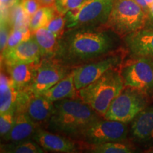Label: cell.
<instances>
[{"instance_id":"cell-4","label":"cell","mask_w":153,"mask_h":153,"mask_svg":"<svg viewBox=\"0 0 153 153\" xmlns=\"http://www.w3.org/2000/svg\"><path fill=\"white\" fill-rule=\"evenodd\" d=\"M147 22V15L135 0H116L104 26L124 39L145 28Z\"/></svg>"},{"instance_id":"cell-2","label":"cell","mask_w":153,"mask_h":153,"mask_svg":"<svg viewBox=\"0 0 153 153\" xmlns=\"http://www.w3.org/2000/svg\"><path fill=\"white\" fill-rule=\"evenodd\" d=\"M101 116L80 99H65L54 102V108L48 121V128L75 140Z\"/></svg>"},{"instance_id":"cell-10","label":"cell","mask_w":153,"mask_h":153,"mask_svg":"<svg viewBox=\"0 0 153 153\" xmlns=\"http://www.w3.org/2000/svg\"><path fill=\"white\" fill-rule=\"evenodd\" d=\"M72 68L55 57H43L38 62L37 74L30 87L33 94L41 95L72 72Z\"/></svg>"},{"instance_id":"cell-12","label":"cell","mask_w":153,"mask_h":153,"mask_svg":"<svg viewBox=\"0 0 153 153\" xmlns=\"http://www.w3.org/2000/svg\"><path fill=\"white\" fill-rule=\"evenodd\" d=\"M41 48L33 36L16 47L1 53V62L8 67L22 63H38L41 60Z\"/></svg>"},{"instance_id":"cell-16","label":"cell","mask_w":153,"mask_h":153,"mask_svg":"<svg viewBox=\"0 0 153 153\" xmlns=\"http://www.w3.org/2000/svg\"><path fill=\"white\" fill-rule=\"evenodd\" d=\"M39 126L32 120L25 112L16 114L15 121L11 131L2 137L7 143L19 142L33 137L34 133Z\"/></svg>"},{"instance_id":"cell-3","label":"cell","mask_w":153,"mask_h":153,"mask_svg":"<svg viewBox=\"0 0 153 153\" xmlns=\"http://www.w3.org/2000/svg\"><path fill=\"white\" fill-rule=\"evenodd\" d=\"M125 87L119 68L108 70L101 77L77 91V97L101 117Z\"/></svg>"},{"instance_id":"cell-14","label":"cell","mask_w":153,"mask_h":153,"mask_svg":"<svg viewBox=\"0 0 153 153\" xmlns=\"http://www.w3.org/2000/svg\"><path fill=\"white\" fill-rule=\"evenodd\" d=\"M38 63H22L5 67L13 85L18 91L30 89L37 74Z\"/></svg>"},{"instance_id":"cell-35","label":"cell","mask_w":153,"mask_h":153,"mask_svg":"<svg viewBox=\"0 0 153 153\" xmlns=\"http://www.w3.org/2000/svg\"><path fill=\"white\" fill-rule=\"evenodd\" d=\"M145 1H146V2H147V4H148V6H149V7H150L151 6V4H152V2H153V0H145Z\"/></svg>"},{"instance_id":"cell-20","label":"cell","mask_w":153,"mask_h":153,"mask_svg":"<svg viewBox=\"0 0 153 153\" xmlns=\"http://www.w3.org/2000/svg\"><path fill=\"white\" fill-rule=\"evenodd\" d=\"M82 153H137L133 145L126 141L101 144H87L80 142Z\"/></svg>"},{"instance_id":"cell-32","label":"cell","mask_w":153,"mask_h":153,"mask_svg":"<svg viewBox=\"0 0 153 153\" xmlns=\"http://www.w3.org/2000/svg\"><path fill=\"white\" fill-rule=\"evenodd\" d=\"M135 1H136V2L138 4L140 7L143 9V11L145 13V14L147 15V17H148L149 11H150V7H149L148 4H147L146 1H145V0H135Z\"/></svg>"},{"instance_id":"cell-29","label":"cell","mask_w":153,"mask_h":153,"mask_svg":"<svg viewBox=\"0 0 153 153\" xmlns=\"http://www.w3.org/2000/svg\"><path fill=\"white\" fill-rule=\"evenodd\" d=\"M12 30V26L8 20L1 21V29H0V50L1 53L4 51L7 47L9 36Z\"/></svg>"},{"instance_id":"cell-24","label":"cell","mask_w":153,"mask_h":153,"mask_svg":"<svg viewBox=\"0 0 153 153\" xmlns=\"http://www.w3.org/2000/svg\"><path fill=\"white\" fill-rule=\"evenodd\" d=\"M30 19L23 9L22 3L17 4L11 9L9 19L12 28H29Z\"/></svg>"},{"instance_id":"cell-7","label":"cell","mask_w":153,"mask_h":153,"mask_svg":"<svg viewBox=\"0 0 153 153\" xmlns=\"http://www.w3.org/2000/svg\"><path fill=\"white\" fill-rule=\"evenodd\" d=\"M116 0H87L77 9L65 14L66 30L84 26H104Z\"/></svg>"},{"instance_id":"cell-31","label":"cell","mask_w":153,"mask_h":153,"mask_svg":"<svg viewBox=\"0 0 153 153\" xmlns=\"http://www.w3.org/2000/svg\"><path fill=\"white\" fill-rule=\"evenodd\" d=\"M21 3V0H0L1 13L9 11L17 4Z\"/></svg>"},{"instance_id":"cell-15","label":"cell","mask_w":153,"mask_h":153,"mask_svg":"<svg viewBox=\"0 0 153 153\" xmlns=\"http://www.w3.org/2000/svg\"><path fill=\"white\" fill-rule=\"evenodd\" d=\"M131 133L139 142L153 140V105L148 106L131 121Z\"/></svg>"},{"instance_id":"cell-28","label":"cell","mask_w":153,"mask_h":153,"mask_svg":"<svg viewBox=\"0 0 153 153\" xmlns=\"http://www.w3.org/2000/svg\"><path fill=\"white\" fill-rule=\"evenodd\" d=\"M87 0H56L55 7L60 14H68L69 11H73L82 6Z\"/></svg>"},{"instance_id":"cell-17","label":"cell","mask_w":153,"mask_h":153,"mask_svg":"<svg viewBox=\"0 0 153 153\" xmlns=\"http://www.w3.org/2000/svg\"><path fill=\"white\" fill-rule=\"evenodd\" d=\"M54 108V102L50 101L43 94L31 96L25 113L33 120L38 126L48 123Z\"/></svg>"},{"instance_id":"cell-9","label":"cell","mask_w":153,"mask_h":153,"mask_svg":"<svg viewBox=\"0 0 153 153\" xmlns=\"http://www.w3.org/2000/svg\"><path fill=\"white\" fill-rule=\"evenodd\" d=\"M128 133L127 123L101 118L84 131L79 141L91 145L126 141Z\"/></svg>"},{"instance_id":"cell-8","label":"cell","mask_w":153,"mask_h":153,"mask_svg":"<svg viewBox=\"0 0 153 153\" xmlns=\"http://www.w3.org/2000/svg\"><path fill=\"white\" fill-rule=\"evenodd\" d=\"M125 87L153 97V57H131L119 68Z\"/></svg>"},{"instance_id":"cell-18","label":"cell","mask_w":153,"mask_h":153,"mask_svg":"<svg viewBox=\"0 0 153 153\" xmlns=\"http://www.w3.org/2000/svg\"><path fill=\"white\" fill-rule=\"evenodd\" d=\"M19 91L17 90L4 70L0 76V114L14 111L16 112Z\"/></svg>"},{"instance_id":"cell-26","label":"cell","mask_w":153,"mask_h":153,"mask_svg":"<svg viewBox=\"0 0 153 153\" xmlns=\"http://www.w3.org/2000/svg\"><path fill=\"white\" fill-rule=\"evenodd\" d=\"M31 36L32 33L29 28H12L5 50H9L16 47L22 42L29 39Z\"/></svg>"},{"instance_id":"cell-1","label":"cell","mask_w":153,"mask_h":153,"mask_svg":"<svg viewBox=\"0 0 153 153\" xmlns=\"http://www.w3.org/2000/svg\"><path fill=\"white\" fill-rule=\"evenodd\" d=\"M120 38L104 26L71 28L59 41L54 57L73 68L118 50Z\"/></svg>"},{"instance_id":"cell-11","label":"cell","mask_w":153,"mask_h":153,"mask_svg":"<svg viewBox=\"0 0 153 153\" xmlns=\"http://www.w3.org/2000/svg\"><path fill=\"white\" fill-rule=\"evenodd\" d=\"M32 139L45 150L56 153H82L79 141L38 128Z\"/></svg>"},{"instance_id":"cell-34","label":"cell","mask_w":153,"mask_h":153,"mask_svg":"<svg viewBox=\"0 0 153 153\" xmlns=\"http://www.w3.org/2000/svg\"><path fill=\"white\" fill-rule=\"evenodd\" d=\"M148 22H150L153 24V2L150 7V11L148 16Z\"/></svg>"},{"instance_id":"cell-25","label":"cell","mask_w":153,"mask_h":153,"mask_svg":"<svg viewBox=\"0 0 153 153\" xmlns=\"http://www.w3.org/2000/svg\"><path fill=\"white\" fill-rule=\"evenodd\" d=\"M66 24L65 15L60 14L56 10L45 28L51 30L59 39H60L66 31Z\"/></svg>"},{"instance_id":"cell-13","label":"cell","mask_w":153,"mask_h":153,"mask_svg":"<svg viewBox=\"0 0 153 153\" xmlns=\"http://www.w3.org/2000/svg\"><path fill=\"white\" fill-rule=\"evenodd\" d=\"M131 57H153V28H143L124 38Z\"/></svg>"},{"instance_id":"cell-33","label":"cell","mask_w":153,"mask_h":153,"mask_svg":"<svg viewBox=\"0 0 153 153\" xmlns=\"http://www.w3.org/2000/svg\"><path fill=\"white\" fill-rule=\"evenodd\" d=\"M41 7H53L55 6L56 0H38Z\"/></svg>"},{"instance_id":"cell-23","label":"cell","mask_w":153,"mask_h":153,"mask_svg":"<svg viewBox=\"0 0 153 153\" xmlns=\"http://www.w3.org/2000/svg\"><path fill=\"white\" fill-rule=\"evenodd\" d=\"M56 9L55 6L53 7H41L33 16L30 17L29 22V29L31 33L36 30L46 26L48 23L50 22L53 15H54Z\"/></svg>"},{"instance_id":"cell-5","label":"cell","mask_w":153,"mask_h":153,"mask_svg":"<svg viewBox=\"0 0 153 153\" xmlns=\"http://www.w3.org/2000/svg\"><path fill=\"white\" fill-rule=\"evenodd\" d=\"M127 54V50L119 48L109 54L72 68L76 90L90 85L108 70L119 68Z\"/></svg>"},{"instance_id":"cell-36","label":"cell","mask_w":153,"mask_h":153,"mask_svg":"<svg viewBox=\"0 0 153 153\" xmlns=\"http://www.w3.org/2000/svg\"><path fill=\"white\" fill-rule=\"evenodd\" d=\"M143 153H153V147H152V148H151L150 149H149V150H146L145 152H144Z\"/></svg>"},{"instance_id":"cell-37","label":"cell","mask_w":153,"mask_h":153,"mask_svg":"<svg viewBox=\"0 0 153 153\" xmlns=\"http://www.w3.org/2000/svg\"><path fill=\"white\" fill-rule=\"evenodd\" d=\"M22 1H24V0H21V2H22Z\"/></svg>"},{"instance_id":"cell-6","label":"cell","mask_w":153,"mask_h":153,"mask_svg":"<svg viewBox=\"0 0 153 153\" xmlns=\"http://www.w3.org/2000/svg\"><path fill=\"white\" fill-rule=\"evenodd\" d=\"M149 98L137 89L125 87L112 101L104 118L128 123L148 106Z\"/></svg>"},{"instance_id":"cell-27","label":"cell","mask_w":153,"mask_h":153,"mask_svg":"<svg viewBox=\"0 0 153 153\" xmlns=\"http://www.w3.org/2000/svg\"><path fill=\"white\" fill-rule=\"evenodd\" d=\"M16 112L14 111L0 114V135L1 138L11 131L14 126Z\"/></svg>"},{"instance_id":"cell-21","label":"cell","mask_w":153,"mask_h":153,"mask_svg":"<svg viewBox=\"0 0 153 153\" xmlns=\"http://www.w3.org/2000/svg\"><path fill=\"white\" fill-rule=\"evenodd\" d=\"M32 36L41 48L42 57H55L58 48L60 39L54 33L45 27H43L33 32Z\"/></svg>"},{"instance_id":"cell-22","label":"cell","mask_w":153,"mask_h":153,"mask_svg":"<svg viewBox=\"0 0 153 153\" xmlns=\"http://www.w3.org/2000/svg\"><path fill=\"white\" fill-rule=\"evenodd\" d=\"M1 153H45V150L33 139L1 145Z\"/></svg>"},{"instance_id":"cell-30","label":"cell","mask_w":153,"mask_h":153,"mask_svg":"<svg viewBox=\"0 0 153 153\" xmlns=\"http://www.w3.org/2000/svg\"><path fill=\"white\" fill-rule=\"evenodd\" d=\"M21 3L26 14L30 17H31L38 9L41 8L38 0H24Z\"/></svg>"},{"instance_id":"cell-19","label":"cell","mask_w":153,"mask_h":153,"mask_svg":"<svg viewBox=\"0 0 153 153\" xmlns=\"http://www.w3.org/2000/svg\"><path fill=\"white\" fill-rule=\"evenodd\" d=\"M43 95L53 102L65 99H74L77 97L72 70L65 77L45 91Z\"/></svg>"}]
</instances>
